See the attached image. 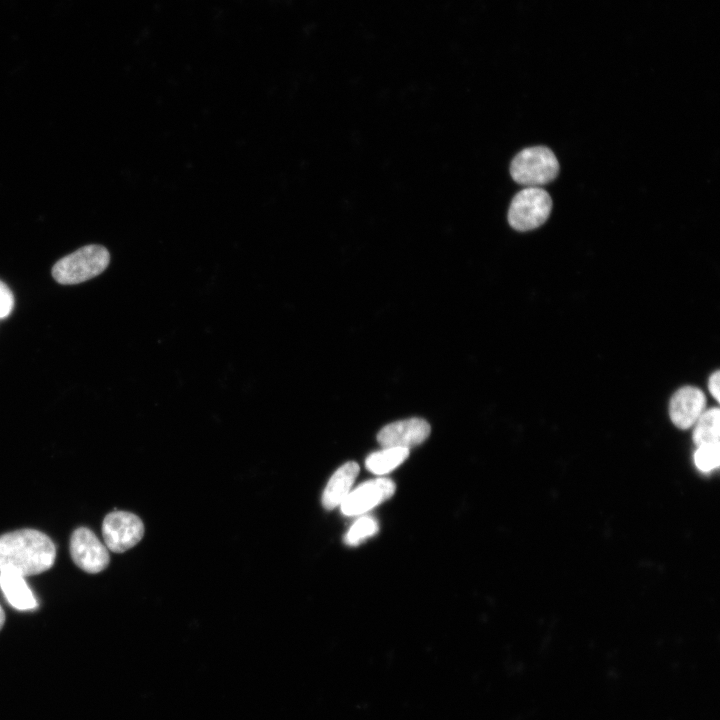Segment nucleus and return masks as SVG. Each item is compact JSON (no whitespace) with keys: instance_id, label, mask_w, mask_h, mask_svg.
Segmentation results:
<instances>
[{"instance_id":"obj_1","label":"nucleus","mask_w":720,"mask_h":720,"mask_svg":"<svg viewBox=\"0 0 720 720\" xmlns=\"http://www.w3.org/2000/svg\"><path fill=\"white\" fill-rule=\"evenodd\" d=\"M56 558V547L45 533L20 529L0 535V572L23 577L49 570Z\"/></svg>"},{"instance_id":"obj_2","label":"nucleus","mask_w":720,"mask_h":720,"mask_svg":"<svg viewBox=\"0 0 720 720\" xmlns=\"http://www.w3.org/2000/svg\"><path fill=\"white\" fill-rule=\"evenodd\" d=\"M109 261L110 254L105 247L87 245L56 262L52 275L60 284H78L102 273Z\"/></svg>"},{"instance_id":"obj_3","label":"nucleus","mask_w":720,"mask_h":720,"mask_svg":"<svg viewBox=\"0 0 720 720\" xmlns=\"http://www.w3.org/2000/svg\"><path fill=\"white\" fill-rule=\"evenodd\" d=\"M559 172V163L547 147L534 146L520 151L512 160L510 173L520 184L537 187L554 180Z\"/></svg>"},{"instance_id":"obj_4","label":"nucleus","mask_w":720,"mask_h":720,"mask_svg":"<svg viewBox=\"0 0 720 720\" xmlns=\"http://www.w3.org/2000/svg\"><path fill=\"white\" fill-rule=\"evenodd\" d=\"M551 208V197L544 189L527 187L512 199L508 210V222L515 230H532L547 220Z\"/></svg>"},{"instance_id":"obj_5","label":"nucleus","mask_w":720,"mask_h":720,"mask_svg":"<svg viewBox=\"0 0 720 720\" xmlns=\"http://www.w3.org/2000/svg\"><path fill=\"white\" fill-rule=\"evenodd\" d=\"M105 546L115 553H122L134 547L144 535V524L135 514L127 511H113L102 523Z\"/></svg>"},{"instance_id":"obj_6","label":"nucleus","mask_w":720,"mask_h":720,"mask_svg":"<svg viewBox=\"0 0 720 720\" xmlns=\"http://www.w3.org/2000/svg\"><path fill=\"white\" fill-rule=\"evenodd\" d=\"M69 548L73 562L87 573H99L109 564L108 548L89 528L79 527L74 530Z\"/></svg>"},{"instance_id":"obj_7","label":"nucleus","mask_w":720,"mask_h":720,"mask_svg":"<svg viewBox=\"0 0 720 720\" xmlns=\"http://www.w3.org/2000/svg\"><path fill=\"white\" fill-rule=\"evenodd\" d=\"M394 492L395 484L392 480L373 479L351 491L340 504V508L344 515H360L392 497Z\"/></svg>"},{"instance_id":"obj_8","label":"nucleus","mask_w":720,"mask_h":720,"mask_svg":"<svg viewBox=\"0 0 720 720\" xmlns=\"http://www.w3.org/2000/svg\"><path fill=\"white\" fill-rule=\"evenodd\" d=\"M429 423L422 418L399 420L384 426L377 435L378 443L383 447H403L423 443L430 434Z\"/></svg>"},{"instance_id":"obj_9","label":"nucleus","mask_w":720,"mask_h":720,"mask_svg":"<svg viewBox=\"0 0 720 720\" xmlns=\"http://www.w3.org/2000/svg\"><path fill=\"white\" fill-rule=\"evenodd\" d=\"M706 397L693 386L677 390L669 403V415L673 424L680 429H688L695 424L705 411Z\"/></svg>"},{"instance_id":"obj_10","label":"nucleus","mask_w":720,"mask_h":720,"mask_svg":"<svg viewBox=\"0 0 720 720\" xmlns=\"http://www.w3.org/2000/svg\"><path fill=\"white\" fill-rule=\"evenodd\" d=\"M359 473L356 462H347L339 467L328 481L323 494L322 505L332 510L343 502L350 493V489Z\"/></svg>"},{"instance_id":"obj_11","label":"nucleus","mask_w":720,"mask_h":720,"mask_svg":"<svg viewBox=\"0 0 720 720\" xmlns=\"http://www.w3.org/2000/svg\"><path fill=\"white\" fill-rule=\"evenodd\" d=\"M0 588L10 605L17 610H32L38 606L32 590L19 574L0 572Z\"/></svg>"},{"instance_id":"obj_12","label":"nucleus","mask_w":720,"mask_h":720,"mask_svg":"<svg viewBox=\"0 0 720 720\" xmlns=\"http://www.w3.org/2000/svg\"><path fill=\"white\" fill-rule=\"evenodd\" d=\"M408 456V448L386 447L370 454L365 461V465L370 472L383 475L397 468Z\"/></svg>"},{"instance_id":"obj_13","label":"nucleus","mask_w":720,"mask_h":720,"mask_svg":"<svg viewBox=\"0 0 720 720\" xmlns=\"http://www.w3.org/2000/svg\"><path fill=\"white\" fill-rule=\"evenodd\" d=\"M694 425L693 441L696 446L719 443L720 411L717 407L704 411Z\"/></svg>"},{"instance_id":"obj_14","label":"nucleus","mask_w":720,"mask_h":720,"mask_svg":"<svg viewBox=\"0 0 720 720\" xmlns=\"http://www.w3.org/2000/svg\"><path fill=\"white\" fill-rule=\"evenodd\" d=\"M378 531L377 521L369 516L359 518L350 527L345 535V542L348 545H357Z\"/></svg>"},{"instance_id":"obj_15","label":"nucleus","mask_w":720,"mask_h":720,"mask_svg":"<svg viewBox=\"0 0 720 720\" xmlns=\"http://www.w3.org/2000/svg\"><path fill=\"white\" fill-rule=\"evenodd\" d=\"M719 443L697 446L694 460L697 468L703 472H709L719 465L720 453Z\"/></svg>"},{"instance_id":"obj_16","label":"nucleus","mask_w":720,"mask_h":720,"mask_svg":"<svg viewBox=\"0 0 720 720\" xmlns=\"http://www.w3.org/2000/svg\"><path fill=\"white\" fill-rule=\"evenodd\" d=\"M14 306V297L5 283L0 281V319L7 317Z\"/></svg>"},{"instance_id":"obj_17","label":"nucleus","mask_w":720,"mask_h":720,"mask_svg":"<svg viewBox=\"0 0 720 720\" xmlns=\"http://www.w3.org/2000/svg\"><path fill=\"white\" fill-rule=\"evenodd\" d=\"M719 380H720V373H719V371H716L710 376L709 381H708V389H709L710 393L712 394V396L717 401H719V399H720V389H719L720 381Z\"/></svg>"},{"instance_id":"obj_18","label":"nucleus","mask_w":720,"mask_h":720,"mask_svg":"<svg viewBox=\"0 0 720 720\" xmlns=\"http://www.w3.org/2000/svg\"><path fill=\"white\" fill-rule=\"evenodd\" d=\"M4 623H5V612L0 605V630L2 629Z\"/></svg>"}]
</instances>
